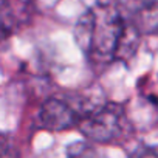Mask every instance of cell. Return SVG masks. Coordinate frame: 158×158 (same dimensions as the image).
<instances>
[{
    "label": "cell",
    "mask_w": 158,
    "mask_h": 158,
    "mask_svg": "<svg viewBox=\"0 0 158 158\" xmlns=\"http://www.w3.org/2000/svg\"><path fill=\"white\" fill-rule=\"evenodd\" d=\"M13 16H11V5L8 0H0V37L8 36L11 33Z\"/></svg>",
    "instance_id": "5"
},
{
    "label": "cell",
    "mask_w": 158,
    "mask_h": 158,
    "mask_svg": "<svg viewBox=\"0 0 158 158\" xmlns=\"http://www.w3.org/2000/svg\"><path fill=\"white\" fill-rule=\"evenodd\" d=\"M82 116L84 113L79 112L73 106V102L57 96L47 99L39 112V119L42 127L53 132L67 130L73 126H77Z\"/></svg>",
    "instance_id": "3"
},
{
    "label": "cell",
    "mask_w": 158,
    "mask_h": 158,
    "mask_svg": "<svg viewBox=\"0 0 158 158\" xmlns=\"http://www.w3.org/2000/svg\"><path fill=\"white\" fill-rule=\"evenodd\" d=\"M141 34L110 2H99L98 11H89L79 20L76 39L95 60H113L129 57Z\"/></svg>",
    "instance_id": "1"
},
{
    "label": "cell",
    "mask_w": 158,
    "mask_h": 158,
    "mask_svg": "<svg viewBox=\"0 0 158 158\" xmlns=\"http://www.w3.org/2000/svg\"><path fill=\"white\" fill-rule=\"evenodd\" d=\"M116 6L139 34L158 33V0H118Z\"/></svg>",
    "instance_id": "4"
},
{
    "label": "cell",
    "mask_w": 158,
    "mask_h": 158,
    "mask_svg": "<svg viewBox=\"0 0 158 158\" xmlns=\"http://www.w3.org/2000/svg\"><path fill=\"white\" fill-rule=\"evenodd\" d=\"M77 126L87 138L96 143H110L126 132V115L121 106L106 104L85 112Z\"/></svg>",
    "instance_id": "2"
}]
</instances>
